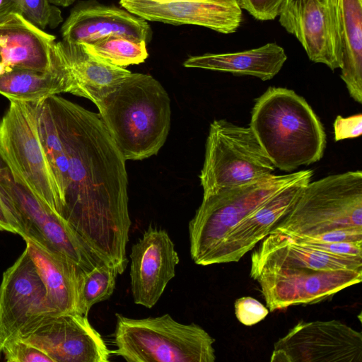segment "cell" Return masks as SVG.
Returning a JSON list of instances; mask_svg holds the SVG:
<instances>
[{"label":"cell","instance_id":"1","mask_svg":"<svg viewBox=\"0 0 362 362\" xmlns=\"http://www.w3.org/2000/svg\"><path fill=\"white\" fill-rule=\"evenodd\" d=\"M47 100L68 160L61 216L122 274L131 226L126 160L99 114L57 95Z\"/></svg>","mask_w":362,"mask_h":362},{"label":"cell","instance_id":"2","mask_svg":"<svg viewBox=\"0 0 362 362\" xmlns=\"http://www.w3.org/2000/svg\"><path fill=\"white\" fill-rule=\"evenodd\" d=\"M250 276L274 312L322 302L360 283L362 257L325 252L272 233L251 255Z\"/></svg>","mask_w":362,"mask_h":362},{"label":"cell","instance_id":"3","mask_svg":"<svg viewBox=\"0 0 362 362\" xmlns=\"http://www.w3.org/2000/svg\"><path fill=\"white\" fill-rule=\"evenodd\" d=\"M126 160L156 154L170 125V100L163 86L146 74L131 73L96 105Z\"/></svg>","mask_w":362,"mask_h":362},{"label":"cell","instance_id":"4","mask_svg":"<svg viewBox=\"0 0 362 362\" xmlns=\"http://www.w3.org/2000/svg\"><path fill=\"white\" fill-rule=\"evenodd\" d=\"M249 127L281 170L292 172L324 155V127L310 105L293 90L269 87L256 99Z\"/></svg>","mask_w":362,"mask_h":362},{"label":"cell","instance_id":"5","mask_svg":"<svg viewBox=\"0 0 362 362\" xmlns=\"http://www.w3.org/2000/svg\"><path fill=\"white\" fill-rule=\"evenodd\" d=\"M307 170L274 175L207 194L189 223L190 255L198 265L216 264L227 237L249 214Z\"/></svg>","mask_w":362,"mask_h":362},{"label":"cell","instance_id":"6","mask_svg":"<svg viewBox=\"0 0 362 362\" xmlns=\"http://www.w3.org/2000/svg\"><path fill=\"white\" fill-rule=\"evenodd\" d=\"M111 351L129 362H214L215 339L202 327L169 314L134 319L116 314Z\"/></svg>","mask_w":362,"mask_h":362},{"label":"cell","instance_id":"7","mask_svg":"<svg viewBox=\"0 0 362 362\" xmlns=\"http://www.w3.org/2000/svg\"><path fill=\"white\" fill-rule=\"evenodd\" d=\"M362 230V172L330 175L310 182L269 234L313 236Z\"/></svg>","mask_w":362,"mask_h":362},{"label":"cell","instance_id":"8","mask_svg":"<svg viewBox=\"0 0 362 362\" xmlns=\"http://www.w3.org/2000/svg\"><path fill=\"white\" fill-rule=\"evenodd\" d=\"M38 102L10 100L0 121V154L12 174L61 216L59 190L38 134Z\"/></svg>","mask_w":362,"mask_h":362},{"label":"cell","instance_id":"9","mask_svg":"<svg viewBox=\"0 0 362 362\" xmlns=\"http://www.w3.org/2000/svg\"><path fill=\"white\" fill-rule=\"evenodd\" d=\"M199 175L204 194L270 176L274 166L250 127L215 119L209 127Z\"/></svg>","mask_w":362,"mask_h":362},{"label":"cell","instance_id":"10","mask_svg":"<svg viewBox=\"0 0 362 362\" xmlns=\"http://www.w3.org/2000/svg\"><path fill=\"white\" fill-rule=\"evenodd\" d=\"M271 362H362V334L339 320L299 322L274 343Z\"/></svg>","mask_w":362,"mask_h":362},{"label":"cell","instance_id":"11","mask_svg":"<svg viewBox=\"0 0 362 362\" xmlns=\"http://www.w3.org/2000/svg\"><path fill=\"white\" fill-rule=\"evenodd\" d=\"M18 339L39 348L54 362H107L111 354L87 316L77 312L39 317Z\"/></svg>","mask_w":362,"mask_h":362},{"label":"cell","instance_id":"12","mask_svg":"<svg viewBox=\"0 0 362 362\" xmlns=\"http://www.w3.org/2000/svg\"><path fill=\"white\" fill-rule=\"evenodd\" d=\"M52 313L45 285L25 247L3 273L0 284V354L32 322Z\"/></svg>","mask_w":362,"mask_h":362},{"label":"cell","instance_id":"13","mask_svg":"<svg viewBox=\"0 0 362 362\" xmlns=\"http://www.w3.org/2000/svg\"><path fill=\"white\" fill-rule=\"evenodd\" d=\"M130 279L134 302L153 308L175 276L180 262L166 230L149 226L132 247Z\"/></svg>","mask_w":362,"mask_h":362},{"label":"cell","instance_id":"14","mask_svg":"<svg viewBox=\"0 0 362 362\" xmlns=\"http://www.w3.org/2000/svg\"><path fill=\"white\" fill-rule=\"evenodd\" d=\"M119 3L146 21L200 25L223 34L235 33L243 21L238 0H119Z\"/></svg>","mask_w":362,"mask_h":362},{"label":"cell","instance_id":"15","mask_svg":"<svg viewBox=\"0 0 362 362\" xmlns=\"http://www.w3.org/2000/svg\"><path fill=\"white\" fill-rule=\"evenodd\" d=\"M278 16L281 25L297 38L310 61L332 71L341 68L327 0H286Z\"/></svg>","mask_w":362,"mask_h":362},{"label":"cell","instance_id":"16","mask_svg":"<svg viewBox=\"0 0 362 362\" xmlns=\"http://www.w3.org/2000/svg\"><path fill=\"white\" fill-rule=\"evenodd\" d=\"M62 40L84 44L101 38L119 35L146 44L152 39L151 25L145 19L126 9L102 4L96 0L78 2L62 26Z\"/></svg>","mask_w":362,"mask_h":362},{"label":"cell","instance_id":"17","mask_svg":"<svg viewBox=\"0 0 362 362\" xmlns=\"http://www.w3.org/2000/svg\"><path fill=\"white\" fill-rule=\"evenodd\" d=\"M312 170L285 186L245 217L228 235L216 264L237 262L269 235L275 225L291 210L303 188L309 183Z\"/></svg>","mask_w":362,"mask_h":362},{"label":"cell","instance_id":"18","mask_svg":"<svg viewBox=\"0 0 362 362\" xmlns=\"http://www.w3.org/2000/svg\"><path fill=\"white\" fill-rule=\"evenodd\" d=\"M0 54L4 71H47L62 59L55 37L14 13L0 20Z\"/></svg>","mask_w":362,"mask_h":362},{"label":"cell","instance_id":"19","mask_svg":"<svg viewBox=\"0 0 362 362\" xmlns=\"http://www.w3.org/2000/svg\"><path fill=\"white\" fill-rule=\"evenodd\" d=\"M341 56V78L350 96L362 103V0H327Z\"/></svg>","mask_w":362,"mask_h":362},{"label":"cell","instance_id":"20","mask_svg":"<svg viewBox=\"0 0 362 362\" xmlns=\"http://www.w3.org/2000/svg\"><path fill=\"white\" fill-rule=\"evenodd\" d=\"M74 81L71 94L86 98L95 105L132 72L88 53L81 44L57 42Z\"/></svg>","mask_w":362,"mask_h":362},{"label":"cell","instance_id":"21","mask_svg":"<svg viewBox=\"0 0 362 362\" xmlns=\"http://www.w3.org/2000/svg\"><path fill=\"white\" fill-rule=\"evenodd\" d=\"M24 240L45 285L49 310L53 313L76 312L79 277L84 271L34 241Z\"/></svg>","mask_w":362,"mask_h":362},{"label":"cell","instance_id":"22","mask_svg":"<svg viewBox=\"0 0 362 362\" xmlns=\"http://www.w3.org/2000/svg\"><path fill=\"white\" fill-rule=\"evenodd\" d=\"M286 59L287 55L284 48L276 43L270 42L243 52L190 57L183 65L187 68L252 76L267 81L280 71Z\"/></svg>","mask_w":362,"mask_h":362},{"label":"cell","instance_id":"23","mask_svg":"<svg viewBox=\"0 0 362 362\" xmlns=\"http://www.w3.org/2000/svg\"><path fill=\"white\" fill-rule=\"evenodd\" d=\"M74 86L71 71L63 56L47 71L11 69L0 74V94L9 100L38 102L61 93H71Z\"/></svg>","mask_w":362,"mask_h":362},{"label":"cell","instance_id":"24","mask_svg":"<svg viewBox=\"0 0 362 362\" xmlns=\"http://www.w3.org/2000/svg\"><path fill=\"white\" fill-rule=\"evenodd\" d=\"M37 120L40 142L57 185L62 209L68 182V160L47 99L38 102Z\"/></svg>","mask_w":362,"mask_h":362},{"label":"cell","instance_id":"25","mask_svg":"<svg viewBox=\"0 0 362 362\" xmlns=\"http://www.w3.org/2000/svg\"><path fill=\"white\" fill-rule=\"evenodd\" d=\"M81 45L95 57L123 68L143 63L148 56L145 41L124 36L111 35Z\"/></svg>","mask_w":362,"mask_h":362},{"label":"cell","instance_id":"26","mask_svg":"<svg viewBox=\"0 0 362 362\" xmlns=\"http://www.w3.org/2000/svg\"><path fill=\"white\" fill-rule=\"evenodd\" d=\"M117 269L100 262L88 272H81L78 289L76 312L87 316L95 304L107 300L115 288Z\"/></svg>","mask_w":362,"mask_h":362},{"label":"cell","instance_id":"27","mask_svg":"<svg viewBox=\"0 0 362 362\" xmlns=\"http://www.w3.org/2000/svg\"><path fill=\"white\" fill-rule=\"evenodd\" d=\"M21 14L37 27L54 28L63 21L61 11L49 0H18Z\"/></svg>","mask_w":362,"mask_h":362},{"label":"cell","instance_id":"28","mask_svg":"<svg viewBox=\"0 0 362 362\" xmlns=\"http://www.w3.org/2000/svg\"><path fill=\"white\" fill-rule=\"evenodd\" d=\"M2 354L8 362H54L47 354L21 339L8 342Z\"/></svg>","mask_w":362,"mask_h":362},{"label":"cell","instance_id":"29","mask_svg":"<svg viewBox=\"0 0 362 362\" xmlns=\"http://www.w3.org/2000/svg\"><path fill=\"white\" fill-rule=\"evenodd\" d=\"M284 236L296 244L325 252L339 255L362 257V242L326 243L298 236Z\"/></svg>","mask_w":362,"mask_h":362},{"label":"cell","instance_id":"30","mask_svg":"<svg viewBox=\"0 0 362 362\" xmlns=\"http://www.w3.org/2000/svg\"><path fill=\"white\" fill-rule=\"evenodd\" d=\"M238 320L246 326H252L264 320L269 310L257 299L245 296L238 298L234 304Z\"/></svg>","mask_w":362,"mask_h":362},{"label":"cell","instance_id":"31","mask_svg":"<svg viewBox=\"0 0 362 362\" xmlns=\"http://www.w3.org/2000/svg\"><path fill=\"white\" fill-rule=\"evenodd\" d=\"M286 0H238L241 8L259 21L274 20Z\"/></svg>","mask_w":362,"mask_h":362},{"label":"cell","instance_id":"32","mask_svg":"<svg viewBox=\"0 0 362 362\" xmlns=\"http://www.w3.org/2000/svg\"><path fill=\"white\" fill-rule=\"evenodd\" d=\"M334 132L336 141L359 136L362 133L361 114L346 118L338 115L334 122Z\"/></svg>","mask_w":362,"mask_h":362},{"label":"cell","instance_id":"33","mask_svg":"<svg viewBox=\"0 0 362 362\" xmlns=\"http://www.w3.org/2000/svg\"><path fill=\"white\" fill-rule=\"evenodd\" d=\"M0 226L3 231L19 234L17 223L0 198Z\"/></svg>","mask_w":362,"mask_h":362},{"label":"cell","instance_id":"34","mask_svg":"<svg viewBox=\"0 0 362 362\" xmlns=\"http://www.w3.org/2000/svg\"><path fill=\"white\" fill-rule=\"evenodd\" d=\"M14 13L21 14L18 0H0V20Z\"/></svg>","mask_w":362,"mask_h":362},{"label":"cell","instance_id":"35","mask_svg":"<svg viewBox=\"0 0 362 362\" xmlns=\"http://www.w3.org/2000/svg\"><path fill=\"white\" fill-rule=\"evenodd\" d=\"M76 0H49V1L57 6L67 7L71 5Z\"/></svg>","mask_w":362,"mask_h":362},{"label":"cell","instance_id":"36","mask_svg":"<svg viewBox=\"0 0 362 362\" xmlns=\"http://www.w3.org/2000/svg\"><path fill=\"white\" fill-rule=\"evenodd\" d=\"M4 71V67L3 65L2 57L0 54V74Z\"/></svg>","mask_w":362,"mask_h":362},{"label":"cell","instance_id":"37","mask_svg":"<svg viewBox=\"0 0 362 362\" xmlns=\"http://www.w3.org/2000/svg\"><path fill=\"white\" fill-rule=\"evenodd\" d=\"M0 230H1V231H3V230H2V228H1V226H0Z\"/></svg>","mask_w":362,"mask_h":362}]
</instances>
